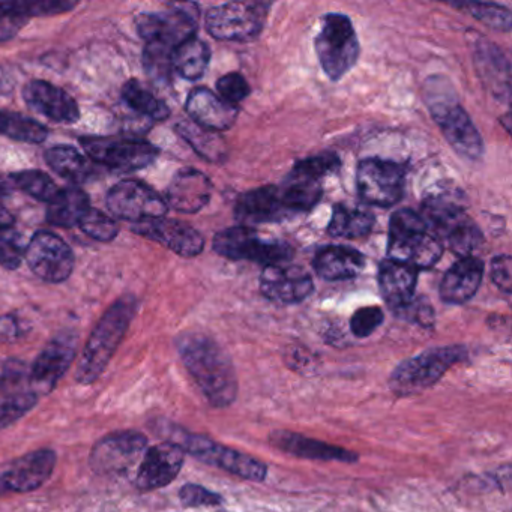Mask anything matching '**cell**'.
<instances>
[{
	"label": "cell",
	"instance_id": "9a60e30c",
	"mask_svg": "<svg viewBox=\"0 0 512 512\" xmlns=\"http://www.w3.org/2000/svg\"><path fill=\"white\" fill-rule=\"evenodd\" d=\"M146 446L148 439L139 431H115L97 442L89 457V464L97 475H118L136 464Z\"/></svg>",
	"mask_w": 512,
	"mask_h": 512
},
{
	"label": "cell",
	"instance_id": "5b68a950",
	"mask_svg": "<svg viewBox=\"0 0 512 512\" xmlns=\"http://www.w3.org/2000/svg\"><path fill=\"white\" fill-rule=\"evenodd\" d=\"M463 346L433 347L401 362L389 379V388L400 397L419 394L436 385L452 365L464 361Z\"/></svg>",
	"mask_w": 512,
	"mask_h": 512
},
{
	"label": "cell",
	"instance_id": "ee69618b",
	"mask_svg": "<svg viewBox=\"0 0 512 512\" xmlns=\"http://www.w3.org/2000/svg\"><path fill=\"white\" fill-rule=\"evenodd\" d=\"M28 245L14 229L0 230V266L14 271L22 266Z\"/></svg>",
	"mask_w": 512,
	"mask_h": 512
},
{
	"label": "cell",
	"instance_id": "5bb4252c",
	"mask_svg": "<svg viewBox=\"0 0 512 512\" xmlns=\"http://www.w3.org/2000/svg\"><path fill=\"white\" fill-rule=\"evenodd\" d=\"M26 262L31 271L47 283L67 281L74 269L70 245L52 232H38L26 247Z\"/></svg>",
	"mask_w": 512,
	"mask_h": 512
},
{
	"label": "cell",
	"instance_id": "3957f363",
	"mask_svg": "<svg viewBox=\"0 0 512 512\" xmlns=\"http://www.w3.org/2000/svg\"><path fill=\"white\" fill-rule=\"evenodd\" d=\"M425 88L431 116L451 148L460 157L479 160L484 154V142L466 110L458 104L454 89L443 77H431Z\"/></svg>",
	"mask_w": 512,
	"mask_h": 512
},
{
	"label": "cell",
	"instance_id": "681fc988",
	"mask_svg": "<svg viewBox=\"0 0 512 512\" xmlns=\"http://www.w3.org/2000/svg\"><path fill=\"white\" fill-rule=\"evenodd\" d=\"M29 19L14 11L10 5L0 4V43H7L19 35Z\"/></svg>",
	"mask_w": 512,
	"mask_h": 512
},
{
	"label": "cell",
	"instance_id": "ab89813d",
	"mask_svg": "<svg viewBox=\"0 0 512 512\" xmlns=\"http://www.w3.org/2000/svg\"><path fill=\"white\" fill-rule=\"evenodd\" d=\"M172 55L173 49L164 44H146L145 52H143V64H145L146 73L154 82H169L170 74L173 71Z\"/></svg>",
	"mask_w": 512,
	"mask_h": 512
},
{
	"label": "cell",
	"instance_id": "cb8c5ba5",
	"mask_svg": "<svg viewBox=\"0 0 512 512\" xmlns=\"http://www.w3.org/2000/svg\"><path fill=\"white\" fill-rule=\"evenodd\" d=\"M212 196V184L205 173L196 169L179 170L167 188V206L181 214L202 211Z\"/></svg>",
	"mask_w": 512,
	"mask_h": 512
},
{
	"label": "cell",
	"instance_id": "74e56055",
	"mask_svg": "<svg viewBox=\"0 0 512 512\" xmlns=\"http://www.w3.org/2000/svg\"><path fill=\"white\" fill-rule=\"evenodd\" d=\"M0 134L25 143L46 142L49 130L40 122L19 113L0 112Z\"/></svg>",
	"mask_w": 512,
	"mask_h": 512
},
{
	"label": "cell",
	"instance_id": "4dcf8cb0",
	"mask_svg": "<svg viewBox=\"0 0 512 512\" xmlns=\"http://www.w3.org/2000/svg\"><path fill=\"white\" fill-rule=\"evenodd\" d=\"M91 209V200L85 191L77 187L65 188L56 194L47 208V221L53 226L73 229L79 226Z\"/></svg>",
	"mask_w": 512,
	"mask_h": 512
},
{
	"label": "cell",
	"instance_id": "11a10c76",
	"mask_svg": "<svg viewBox=\"0 0 512 512\" xmlns=\"http://www.w3.org/2000/svg\"><path fill=\"white\" fill-rule=\"evenodd\" d=\"M14 223V215L4 205H0V230L11 229Z\"/></svg>",
	"mask_w": 512,
	"mask_h": 512
},
{
	"label": "cell",
	"instance_id": "83f0119b",
	"mask_svg": "<svg viewBox=\"0 0 512 512\" xmlns=\"http://www.w3.org/2000/svg\"><path fill=\"white\" fill-rule=\"evenodd\" d=\"M418 271L395 260H385L379 266V287L386 304L397 313L413 301Z\"/></svg>",
	"mask_w": 512,
	"mask_h": 512
},
{
	"label": "cell",
	"instance_id": "7dc6e473",
	"mask_svg": "<svg viewBox=\"0 0 512 512\" xmlns=\"http://www.w3.org/2000/svg\"><path fill=\"white\" fill-rule=\"evenodd\" d=\"M218 94L226 103L236 106L250 95V85L239 73H230L221 77L217 82Z\"/></svg>",
	"mask_w": 512,
	"mask_h": 512
},
{
	"label": "cell",
	"instance_id": "d6a6232c",
	"mask_svg": "<svg viewBox=\"0 0 512 512\" xmlns=\"http://www.w3.org/2000/svg\"><path fill=\"white\" fill-rule=\"evenodd\" d=\"M46 161L59 176L83 184L95 175L94 164L73 146H53L46 152Z\"/></svg>",
	"mask_w": 512,
	"mask_h": 512
},
{
	"label": "cell",
	"instance_id": "f546056e",
	"mask_svg": "<svg viewBox=\"0 0 512 512\" xmlns=\"http://www.w3.org/2000/svg\"><path fill=\"white\" fill-rule=\"evenodd\" d=\"M475 67L482 82L497 98L509 97V64L499 47L479 41L475 46Z\"/></svg>",
	"mask_w": 512,
	"mask_h": 512
},
{
	"label": "cell",
	"instance_id": "8992f818",
	"mask_svg": "<svg viewBox=\"0 0 512 512\" xmlns=\"http://www.w3.org/2000/svg\"><path fill=\"white\" fill-rule=\"evenodd\" d=\"M316 53L329 79H343L359 58V41L349 17L331 13L323 17L316 37Z\"/></svg>",
	"mask_w": 512,
	"mask_h": 512
},
{
	"label": "cell",
	"instance_id": "816d5d0a",
	"mask_svg": "<svg viewBox=\"0 0 512 512\" xmlns=\"http://www.w3.org/2000/svg\"><path fill=\"white\" fill-rule=\"evenodd\" d=\"M397 314L403 317V319L409 320V322L424 326V328H428V326L434 323L433 307H431L430 302L424 298H413V301L407 304L406 307L398 310Z\"/></svg>",
	"mask_w": 512,
	"mask_h": 512
},
{
	"label": "cell",
	"instance_id": "9c48e42d",
	"mask_svg": "<svg viewBox=\"0 0 512 512\" xmlns=\"http://www.w3.org/2000/svg\"><path fill=\"white\" fill-rule=\"evenodd\" d=\"M269 2H229L206 14V31L220 41H250L263 31Z\"/></svg>",
	"mask_w": 512,
	"mask_h": 512
},
{
	"label": "cell",
	"instance_id": "277c9868",
	"mask_svg": "<svg viewBox=\"0 0 512 512\" xmlns=\"http://www.w3.org/2000/svg\"><path fill=\"white\" fill-rule=\"evenodd\" d=\"M442 241L431 232L421 215L398 209L389 220L388 256L395 262L427 269L442 257Z\"/></svg>",
	"mask_w": 512,
	"mask_h": 512
},
{
	"label": "cell",
	"instance_id": "e575fe53",
	"mask_svg": "<svg viewBox=\"0 0 512 512\" xmlns=\"http://www.w3.org/2000/svg\"><path fill=\"white\" fill-rule=\"evenodd\" d=\"M176 131L205 160L221 163L226 158V142L220 134L205 130L191 121L179 122Z\"/></svg>",
	"mask_w": 512,
	"mask_h": 512
},
{
	"label": "cell",
	"instance_id": "f35d334b",
	"mask_svg": "<svg viewBox=\"0 0 512 512\" xmlns=\"http://www.w3.org/2000/svg\"><path fill=\"white\" fill-rule=\"evenodd\" d=\"M13 182L17 188L41 202H52L56 194L61 191L58 184L40 170H25V172L16 173L13 175Z\"/></svg>",
	"mask_w": 512,
	"mask_h": 512
},
{
	"label": "cell",
	"instance_id": "ffe728a7",
	"mask_svg": "<svg viewBox=\"0 0 512 512\" xmlns=\"http://www.w3.org/2000/svg\"><path fill=\"white\" fill-rule=\"evenodd\" d=\"M313 290V278L301 266H265L260 275V292L269 301L299 304L307 299Z\"/></svg>",
	"mask_w": 512,
	"mask_h": 512
},
{
	"label": "cell",
	"instance_id": "52a82bcc",
	"mask_svg": "<svg viewBox=\"0 0 512 512\" xmlns=\"http://www.w3.org/2000/svg\"><path fill=\"white\" fill-rule=\"evenodd\" d=\"M340 166V158L332 152L314 155L296 163L280 185L290 211L295 215L311 211L322 199L323 179L338 172Z\"/></svg>",
	"mask_w": 512,
	"mask_h": 512
},
{
	"label": "cell",
	"instance_id": "f907efd6",
	"mask_svg": "<svg viewBox=\"0 0 512 512\" xmlns=\"http://www.w3.org/2000/svg\"><path fill=\"white\" fill-rule=\"evenodd\" d=\"M26 380V365L23 362L11 359L4 365V374L0 377V388L4 389L5 394H23L20 391Z\"/></svg>",
	"mask_w": 512,
	"mask_h": 512
},
{
	"label": "cell",
	"instance_id": "484cf974",
	"mask_svg": "<svg viewBox=\"0 0 512 512\" xmlns=\"http://www.w3.org/2000/svg\"><path fill=\"white\" fill-rule=\"evenodd\" d=\"M484 278V262L476 257H464L448 269L439 286L443 302L452 305L466 304L473 298Z\"/></svg>",
	"mask_w": 512,
	"mask_h": 512
},
{
	"label": "cell",
	"instance_id": "f6af8a7d",
	"mask_svg": "<svg viewBox=\"0 0 512 512\" xmlns=\"http://www.w3.org/2000/svg\"><path fill=\"white\" fill-rule=\"evenodd\" d=\"M7 4L26 19L70 13L77 7L76 2L71 0H37V2H7Z\"/></svg>",
	"mask_w": 512,
	"mask_h": 512
},
{
	"label": "cell",
	"instance_id": "d6986e66",
	"mask_svg": "<svg viewBox=\"0 0 512 512\" xmlns=\"http://www.w3.org/2000/svg\"><path fill=\"white\" fill-rule=\"evenodd\" d=\"M184 460V449L172 440L152 446L137 470L136 487L143 493L166 487L178 478Z\"/></svg>",
	"mask_w": 512,
	"mask_h": 512
},
{
	"label": "cell",
	"instance_id": "6da1fadb",
	"mask_svg": "<svg viewBox=\"0 0 512 512\" xmlns=\"http://www.w3.org/2000/svg\"><path fill=\"white\" fill-rule=\"evenodd\" d=\"M176 344L185 367L209 403L215 407L230 406L238 397V379L229 355L202 334L182 335Z\"/></svg>",
	"mask_w": 512,
	"mask_h": 512
},
{
	"label": "cell",
	"instance_id": "60d3db41",
	"mask_svg": "<svg viewBox=\"0 0 512 512\" xmlns=\"http://www.w3.org/2000/svg\"><path fill=\"white\" fill-rule=\"evenodd\" d=\"M38 404V395L35 392L5 395L0 398V430L11 427L31 412Z\"/></svg>",
	"mask_w": 512,
	"mask_h": 512
},
{
	"label": "cell",
	"instance_id": "d590c367",
	"mask_svg": "<svg viewBox=\"0 0 512 512\" xmlns=\"http://www.w3.org/2000/svg\"><path fill=\"white\" fill-rule=\"evenodd\" d=\"M122 100L128 107L139 113L143 118L151 121H166L170 116V109L163 100L155 97L139 80H130L122 88Z\"/></svg>",
	"mask_w": 512,
	"mask_h": 512
},
{
	"label": "cell",
	"instance_id": "1f68e13d",
	"mask_svg": "<svg viewBox=\"0 0 512 512\" xmlns=\"http://www.w3.org/2000/svg\"><path fill=\"white\" fill-rule=\"evenodd\" d=\"M374 226V215L359 206L338 203L332 211L328 233L334 238L358 239L364 238Z\"/></svg>",
	"mask_w": 512,
	"mask_h": 512
},
{
	"label": "cell",
	"instance_id": "ba28073f",
	"mask_svg": "<svg viewBox=\"0 0 512 512\" xmlns=\"http://www.w3.org/2000/svg\"><path fill=\"white\" fill-rule=\"evenodd\" d=\"M212 247L218 256L226 259L250 260L263 266L286 265L295 256L292 245L280 239H263L245 226L217 233Z\"/></svg>",
	"mask_w": 512,
	"mask_h": 512
},
{
	"label": "cell",
	"instance_id": "2e32d148",
	"mask_svg": "<svg viewBox=\"0 0 512 512\" xmlns=\"http://www.w3.org/2000/svg\"><path fill=\"white\" fill-rule=\"evenodd\" d=\"M191 5H178L163 13L140 14L136 29L145 43H158L175 50L179 44L194 37L197 29V11Z\"/></svg>",
	"mask_w": 512,
	"mask_h": 512
},
{
	"label": "cell",
	"instance_id": "7bdbcfd3",
	"mask_svg": "<svg viewBox=\"0 0 512 512\" xmlns=\"http://www.w3.org/2000/svg\"><path fill=\"white\" fill-rule=\"evenodd\" d=\"M79 226L86 235L100 242L113 241L119 233V226L115 218L109 217L100 209H89Z\"/></svg>",
	"mask_w": 512,
	"mask_h": 512
},
{
	"label": "cell",
	"instance_id": "44dd1931",
	"mask_svg": "<svg viewBox=\"0 0 512 512\" xmlns=\"http://www.w3.org/2000/svg\"><path fill=\"white\" fill-rule=\"evenodd\" d=\"M235 217L247 227L253 224L278 223L296 215L284 202L280 187L268 185L241 194L235 203Z\"/></svg>",
	"mask_w": 512,
	"mask_h": 512
},
{
	"label": "cell",
	"instance_id": "30bf717a",
	"mask_svg": "<svg viewBox=\"0 0 512 512\" xmlns=\"http://www.w3.org/2000/svg\"><path fill=\"white\" fill-rule=\"evenodd\" d=\"M172 442L178 443L185 452L203 463L226 470L239 478L260 482L268 475V466L263 461L242 454L235 449L220 445L212 439L199 434L181 433Z\"/></svg>",
	"mask_w": 512,
	"mask_h": 512
},
{
	"label": "cell",
	"instance_id": "603a6c76",
	"mask_svg": "<svg viewBox=\"0 0 512 512\" xmlns=\"http://www.w3.org/2000/svg\"><path fill=\"white\" fill-rule=\"evenodd\" d=\"M26 103L35 112L58 124L79 121L80 109L76 100L64 89L44 80H34L23 91Z\"/></svg>",
	"mask_w": 512,
	"mask_h": 512
},
{
	"label": "cell",
	"instance_id": "7a4b0ae2",
	"mask_svg": "<svg viewBox=\"0 0 512 512\" xmlns=\"http://www.w3.org/2000/svg\"><path fill=\"white\" fill-rule=\"evenodd\" d=\"M136 311L137 299L122 296L98 320L77 367L76 380L80 385H92L100 379L127 335Z\"/></svg>",
	"mask_w": 512,
	"mask_h": 512
},
{
	"label": "cell",
	"instance_id": "4fadbf2b",
	"mask_svg": "<svg viewBox=\"0 0 512 512\" xmlns=\"http://www.w3.org/2000/svg\"><path fill=\"white\" fill-rule=\"evenodd\" d=\"M106 203L115 217L134 224L164 218L169 209L157 191L140 181L119 182L107 194Z\"/></svg>",
	"mask_w": 512,
	"mask_h": 512
},
{
	"label": "cell",
	"instance_id": "8fae6325",
	"mask_svg": "<svg viewBox=\"0 0 512 512\" xmlns=\"http://www.w3.org/2000/svg\"><path fill=\"white\" fill-rule=\"evenodd\" d=\"M83 149L92 163L101 164L118 172H136L151 166L158 158V151L152 143L139 139L122 137H86L82 139Z\"/></svg>",
	"mask_w": 512,
	"mask_h": 512
},
{
	"label": "cell",
	"instance_id": "d4e9b609",
	"mask_svg": "<svg viewBox=\"0 0 512 512\" xmlns=\"http://www.w3.org/2000/svg\"><path fill=\"white\" fill-rule=\"evenodd\" d=\"M187 113L191 122L205 130L221 133L229 130L238 119V107L206 88H197L187 100Z\"/></svg>",
	"mask_w": 512,
	"mask_h": 512
},
{
	"label": "cell",
	"instance_id": "bcb514c9",
	"mask_svg": "<svg viewBox=\"0 0 512 512\" xmlns=\"http://www.w3.org/2000/svg\"><path fill=\"white\" fill-rule=\"evenodd\" d=\"M385 320L382 308L364 307L355 311L350 319V331L358 338H367L382 325Z\"/></svg>",
	"mask_w": 512,
	"mask_h": 512
},
{
	"label": "cell",
	"instance_id": "836d02e7",
	"mask_svg": "<svg viewBox=\"0 0 512 512\" xmlns=\"http://www.w3.org/2000/svg\"><path fill=\"white\" fill-rule=\"evenodd\" d=\"M211 61V50L208 44L200 38H190L179 44L172 55V67L182 79L194 80L202 79Z\"/></svg>",
	"mask_w": 512,
	"mask_h": 512
},
{
	"label": "cell",
	"instance_id": "7402d4cb",
	"mask_svg": "<svg viewBox=\"0 0 512 512\" xmlns=\"http://www.w3.org/2000/svg\"><path fill=\"white\" fill-rule=\"evenodd\" d=\"M133 232L164 245L182 257L199 256L205 248V239L196 229L182 221L167 220L166 217L134 224Z\"/></svg>",
	"mask_w": 512,
	"mask_h": 512
},
{
	"label": "cell",
	"instance_id": "ac0fdd59",
	"mask_svg": "<svg viewBox=\"0 0 512 512\" xmlns=\"http://www.w3.org/2000/svg\"><path fill=\"white\" fill-rule=\"evenodd\" d=\"M77 346L79 337L73 331L61 332L47 343L29 374V382L35 386V391L47 394L58 385L76 358Z\"/></svg>",
	"mask_w": 512,
	"mask_h": 512
},
{
	"label": "cell",
	"instance_id": "c3c4849f",
	"mask_svg": "<svg viewBox=\"0 0 512 512\" xmlns=\"http://www.w3.org/2000/svg\"><path fill=\"white\" fill-rule=\"evenodd\" d=\"M182 505L187 508H199V506H217L223 503V497L202 485L187 484L179 491Z\"/></svg>",
	"mask_w": 512,
	"mask_h": 512
},
{
	"label": "cell",
	"instance_id": "7c38bea8",
	"mask_svg": "<svg viewBox=\"0 0 512 512\" xmlns=\"http://www.w3.org/2000/svg\"><path fill=\"white\" fill-rule=\"evenodd\" d=\"M356 187L368 205L391 208L403 199L406 173L394 161L367 158L359 163Z\"/></svg>",
	"mask_w": 512,
	"mask_h": 512
},
{
	"label": "cell",
	"instance_id": "9f6ffc18",
	"mask_svg": "<svg viewBox=\"0 0 512 512\" xmlns=\"http://www.w3.org/2000/svg\"><path fill=\"white\" fill-rule=\"evenodd\" d=\"M10 193V185L7 184V181L0 178V197L7 196Z\"/></svg>",
	"mask_w": 512,
	"mask_h": 512
},
{
	"label": "cell",
	"instance_id": "8d00e7d4",
	"mask_svg": "<svg viewBox=\"0 0 512 512\" xmlns=\"http://www.w3.org/2000/svg\"><path fill=\"white\" fill-rule=\"evenodd\" d=\"M442 238L446 239L448 247L461 259L472 257V253H475L482 244L481 230L467 215L445 227L439 235L440 241Z\"/></svg>",
	"mask_w": 512,
	"mask_h": 512
},
{
	"label": "cell",
	"instance_id": "e0dca14e",
	"mask_svg": "<svg viewBox=\"0 0 512 512\" xmlns=\"http://www.w3.org/2000/svg\"><path fill=\"white\" fill-rule=\"evenodd\" d=\"M56 452L38 449L0 469V496L11 493H29L43 487L56 467Z\"/></svg>",
	"mask_w": 512,
	"mask_h": 512
},
{
	"label": "cell",
	"instance_id": "f5cc1de1",
	"mask_svg": "<svg viewBox=\"0 0 512 512\" xmlns=\"http://www.w3.org/2000/svg\"><path fill=\"white\" fill-rule=\"evenodd\" d=\"M491 280L502 292L511 293L512 289V260L508 254L494 257L491 262Z\"/></svg>",
	"mask_w": 512,
	"mask_h": 512
},
{
	"label": "cell",
	"instance_id": "db71d44e",
	"mask_svg": "<svg viewBox=\"0 0 512 512\" xmlns=\"http://www.w3.org/2000/svg\"><path fill=\"white\" fill-rule=\"evenodd\" d=\"M26 329L19 317L14 314H5L0 316V343H14V341L22 338Z\"/></svg>",
	"mask_w": 512,
	"mask_h": 512
},
{
	"label": "cell",
	"instance_id": "4316f807",
	"mask_svg": "<svg viewBox=\"0 0 512 512\" xmlns=\"http://www.w3.org/2000/svg\"><path fill=\"white\" fill-rule=\"evenodd\" d=\"M271 445L286 454L295 457L308 458V460L341 461V463H355L359 460L358 454L340 446L329 445L311 437L302 436L292 431H274L271 434Z\"/></svg>",
	"mask_w": 512,
	"mask_h": 512
},
{
	"label": "cell",
	"instance_id": "b9f144b4",
	"mask_svg": "<svg viewBox=\"0 0 512 512\" xmlns=\"http://www.w3.org/2000/svg\"><path fill=\"white\" fill-rule=\"evenodd\" d=\"M470 14L484 25L490 26L496 31L509 32L512 26L511 11L497 4H482V2H466L461 4Z\"/></svg>",
	"mask_w": 512,
	"mask_h": 512
},
{
	"label": "cell",
	"instance_id": "f1b7e54d",
	"mask_svg": "<svg viewBox=\"0 0 512 512\" xmlns=\"http://www.w3.org/2000/svg\"><path fill=\"white\" fill-rule=\"evenodd\" d=\"M365 259L361 251L344 245H328L320 248L314 256V271L323 280H350L364 271Z\"/></svg>",
	"mask_w": 512,
	"mask_h": 512
}]
</instances>
